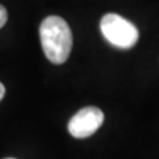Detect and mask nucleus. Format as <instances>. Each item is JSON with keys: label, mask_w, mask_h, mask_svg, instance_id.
<instances>
[{"label": "nucleus", "mask_w": 159, "mask_h": 159, "mask_svg": "<svg viewBox=\"0 0 159 159\" xmlns=\"http://www.w3.org/2000/svg\"><path fill=\"white\" fill-rule=\"evenodd\" d=\"M40 40L45 57L52 64H64L73 45V36L68 23L60 16H48L40 25Z\"/></svg>", "instance_id": "nucleus-1"}, {"label": "nucleus", "mask_w": 159, "mask_h": 159, "mask_svg": "<svg viewBox=\"0 0 159 159\" xmlns=\"http://www.w3.org/2000/svg\"><path fill=\"white\" fill-rule=\"evenodd\" d=\"M4 94H6V88H4V85L0 82V101L4 98Z\"/></svg>", "instance_id": "nucleus-5"}, {"label": "nucleus", "mask_w": 159, "mask_h": 159, "mask_svg": "<svg viewBox=\"0 0 159 159\" xmlns=\"http://www.w3.org/2000/svg\"><path fill=\"white\" fill-rule=\"evenodd\" d=\"M7 20H8V12H7L6 7H3L2 4H0V28H3L6 25Z\"/></svg>", "instance_id": "nucleus-4"}, {"label": "nucleus", "mask_w": 159, "mask_h": 159, "mask_svg": "<svg viewBox=\"0 0 159 159\" xmlns=\"http://www.w3.org/2000/svg\"><path fill=\"white\" fill-rule=\"evenodd\" d=\"M99 28H101L103 37L111 45L121 49L133 48L139 37L137 27L131 21L117 13H106L101 19Z\"/></svg>", "instance_id": "nucleus-2"}, {"label": "nucleus", "mask_w": 159, "mask_h": 159, "mask_svg": "<svg viewBox=\"0 0 159 159\" xmlns=\"http://www.w3.org/2000/svg\"><path fill=\"white\" fill-rule=\"evenodd\" d=\"M9 159H11V158H9Z\"/></svg>", "instance_id": "nucleus-6"}, {"label": "nucleus", "mask_w": 159, "mask_h": 159, "mask_svg": "<svg viewBox=\"0 0 159 159\" xmlns=\"http://www.w3.org/2000/svg\"><path fill=\"white\" fill-rule=\"evenodd\" d=\"M103 113L101 109L88 106L77 111L68 123L70 135L77 139H84L93 135L103 123Z\"/></svg>", "instance_id": "nucleus-3"}]
</instances>
